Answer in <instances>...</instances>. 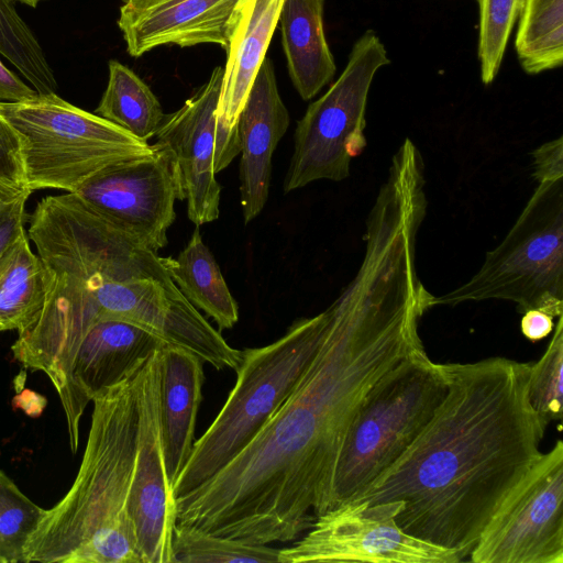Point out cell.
<instances>
[{"mask_svg": "<svg viewBox=\"0 0 563 563\" xmlns=\"http://www.w3.org/2000/svg\"><path fill=\"white\" fill-rule=\"evenodd\" d=\"M327 312L322 341L296 388L231 462L175 499L178 523L269 544L295 540L329 510L351 421L410 346L394 322L367 306L335 300Z\"/></svg>", "mask_w": 563, "mask_h": 563, "instance_id": "6da1fadb", "label": "cell"}, {"mask_svg": "<svg viewBox=\"0 0 563 563\" xmlns=\"http://www.w3.org/2000/svg\"><path fill=\"white\" fill-rule=\"evenodd\" d=\"M530 363H445L446 393L404 454L350 501H399L408 534L466 560L507 494L541 455L547 426L528 398Z\"/></svg>", "mask_w": 563, "mask_h": 563, "instance_id": "7a4b0ae2", "label": "cell"}, {"mask_svg": "<svg viewBox=\"0 0 563 563\" xmlns=\"http://www.w3.org/2000/svg\"><path fill=\"white\" fill-rule=\"evenodd\" d=\"M29 238L47 274L44 306L11 346L24 367L45 373L59 398L76 353L98 321L88 307L108 278H170L161 256L123 233L77 194L43 198L30 217Z\"/></svg>", "mask_w": 563, "mask_h": 563, "instance_id": "3957f363", "label": "cell"}, {"mask_svg": "<svg viewBox=\"0 0 563 563\" xmlns=\"http://www.w3.org/2000/svg\"><path fill=\"white\" fill-rule=\"evenodd\" d=\"M92 402L77 476L29 538L25 563H143L129 514L139 441L133 376L102 390Z\"/></svg>", "mask_w": 563, "mask_h": 563, "instance_id": "277c9868", "label": "cell"}, {"mask_svg": "<svg viewBox=\"0 0 563 563\" xmlns=\"http://www.w3.org/2000/svg\"><path fill=\"white\" fill-rule=\"evenodd\" d=\"M327 309L291 323L278 340L244 349L236 383L178 475L175 499L198 488L257 435L300 382L324 335Z\"/></svg>", "mask_w": 563, "mask_h": 563, "instance_id": "5b68a950", "label": "cell"}, {"mask_svg": "<svg viewBox=\"0 0 563 563\" xmlns=\"http://www.w3.org/2000/svg\"><path fill=\"white\" fill-rule=\"evenodd\" d=\"M446 393L441 364L424 349L386 372L361 401L343 440L329 510L358 496L412 444Z\"/></svg>", "mask_w": 563, "mask_h": 563, "instance_id": "8992f818", "label": "cell"}, {"mask_svg": "<svg viewBox=\"0 0 563 563\" xmlns=\"http://www.w3.org/2000/svg\"><path fill=\"white\" fill-rule=\"evenodd\" d=\"M0 112L18 135L31 192L42 188L76 192L104 168L152 146L55 92L0 102Z\"/></svg>", "mask_w": 563, "mask_h": 563, "instance_id": "52a82bcc", "label": "cell"}, {"mask_svg": "<svg viewBox=\"0 0 563 563\" xmlns=\"http://www.w3.org/2000/svg\"><path fill=\"white\" fill-rule=\"evenodd\" d=\"M500 299L519 313H563V178L538 183L504 240L487 252L477 273L433 298V306Z\"/></svg>", "mask_w": 563, "mask_h": 563, "instance_id": "ba28073f", "label": "cell"}, {"mask_svg": "<svg viewBox=\"0 0 563 563\" xmlns=\"http://www.w3.org/2000/svg\"><path fill=\"white\" fill-rule=\"evenodd\" d=\"M389 63L379 36L373 30L365 31L354 43L339 78L297 122L285 194L316 180L349 177L352 158L366 146L365 114L372 82Z\"/></svg>", "mask_w": 563, "mask_h": 563, "instance_id": "9c48e42d", "label": "cell"}, {"mask_svg": "<svg viewBox=\"0 0 563 563\" xmlns=\"http://www.w3.org/2000/svg\"><path fill=\"white\" fill-rule=\"evenodd\" d=\"M474 563H563V442L507 494L470 554Z\"/></svg>", "mask_w": 563, "mask_h": 563, "instance_id": "30bf717a", "label": "cell"}, {"mask_svg": "<svg viewBox=\"0 0 563 563\" xmlns=\"http://www.w3.org/2000/svg\"><path fill=\"white\" fill-rule=\"evenodd\" d=\"M402 504L347 501L316 517L309 531L279 549V563H457L461 553L417 539L397 523Z\"/></svg>", "mask_w": 563, "mask_h": 563, "instance_id": "8fae6325", "label": "cell"}, {"mask_svg": "<svg viewBox=\"0 0 563 563\" xmlns=\"http://www.w3.org/2000/svg\"><path fill=\"white\" fill-rule=\"evenodd\" d=\"M77 194L91 209L137 243L157 253L168 243L183 200L176 166L157 142L89 179Z\"/></svg>", "mask_w": 563, "mask_h": 563, "instance_id": "7c38bea8", "label": "cell"}, {"mask_svg": "<svg viewBox=\"0 0 563 563\" xmlns=\"http://www.w3.org/2000/svg\"><path fill=\"white\" fill-rule=\"evenodd\" d=\"M162 349L153 352L133 375L139 441L129 514L143 563H172V538L177 523L176 500L166 474L161 428Z\"/></svg>", "mask_w": 563, "mask_h": 563, "instance_id": "4fadbf2b", "label": "cell"}, {"mask_svg": "<svg viewBox=\"0 0 563 563\" xmlns=\"http://www.w3.org/2000/svg\"><path fill=\"white\" fill-rule=\"evenodd\" d=\"M222 77L223 67H216L178 110L165 114L155 134L174 159L187 216L197 227L217 220L220 213L214 150Z\"/></svg>", "mask_w": 563, "mask_h": 563, "instance_id": "5bb4252c", "label": "cell"}, {"mask_svg": "<svg viewBox=\"0 0 563 563\" xmlns=\"http://www.w3.org/2000/svg\"><path fill=\"white\" fill-rule=\"evenodd\" d=\"M164 345L153 333L124 321L103 320L89 330L76 353L60 398L74 453L78 446L79 421L88 402L102 390L132 377Z\"/></svg>", "mask_w": 563, "mask_h": 563, "instance_id": "9a60e30c", "label": "cell"}, {"mask_svg": "<svg viewBox=\"0 0 563 563\" xmlns=\"http://www.w3.org/2000/svg\"><path fill=\"white\" fill-rule=\"evenodd\" d=\"M284 0H240L229 29L227 63L217 107L214 170L240 154L238 119L266 57Z\"/></svg>", "mask_w": 563, "mask_h": 563, "instance_id": "2e32d148", "label": "cell"}, {"mask_svg": "<svg viewBox=\"0 0 563 563\" xmlns=\"http://www.w3.org/2000/svg\"><path fill=\"white\" fill-rule=\"evenodd\" d=\"M240 0H122L118 26L132 57L167 45L227 49Z\"/></svg>", "mask_w": 563, "mask_h": 563, "instance_id": "e0dca14e", "label": "cell"}, {"mask_svg": "<svg viewBox=\"0 0 563 563\" xmlns=\"http://www.w3.org/2000/svg\"><path fill=\"white\" fill-rule=\"evenodd\" d=\"M289 122L273 63L265 57L238 119L240 195L245 224L261 213L267 201L272 156Z\"/></svg>", "mask_w": 563, "mask_h": 563, "instance_id": "ac0fdd59", "label": "cell"}, {"mask_svg": "<svg viewBox=\"0 0 563 563\" xmlns=\"http://www.w3.org/2000/svg\"><path fill=\"white\" fill-rule=\"evenodd\" d=\"M205 383L203 362L164 345L161 367V428L165 468L172 488L195 443V427Z\"/></svg>", "mask_w": 563, "mask_h": 563, "instance_id": "d6986e66", "label": "cell"}, {"mask_svg": "<svg viewBox=\"0 0 563 563\" xmlns=\"http://www.w3.org/2000/svg\"><path fill=\"white\" fill-rule=\"evenodd\" d=\"M324 0H284L279 24L287 68L303 100L317 96L336 66L323 27Z\"/></svg>", "mask_w": 563, "mask_h": 563, "instance_id": "ffe728a7", "label": "cell"}, {"mask_svg": "<svg viewBox=\"0 0 563 563\" xmlns=\"http://www.w3.org/2000/svg\"><path fill=\"white\" fill-rule=\"evenodd\" d=\"M161 261L176 287L197 309L216 321L219 331L235 325L239 306L198 227L176 257H161Z\"/></svg>", "mask_w": 563, "mask_h": 563, "instance_id": "44dd1931", "label": "cell"}, {"mask_svg": "<svg viewBox=\"0 0 563 563\" xmlns=\"http://www.w3.org/2000/svg\"><path fill=\"white\" fill-rule=\"evenodd\" d=\"M47 274L23 232L0 256V331L26 329L46 298Z\"/></svg>", "mask_w": 563, "mask_h": 563, "instance_id": "7402d4cb", "label": "cell"}, {"mask_svg": "<svg viewBox=\"0 0 563 563\" xmlns=\"http://www.w3.org/2000/svg\"><path fill=\"white\" fill-rule=\"evenodd\" d=\"M96 114L142 142L155 136L165 114L150 87L129 67L109 62V79Z\"/></svg>", "mask_w": 563, "mask_h": 563, "instance_id": "603a6c76", "label": "cell"}, {"mask_svg": "<svg viewBox=\"0 0 563 563\" xmlns=\"http://www.w3.org/2000/svg\"><path fill=\"white\" fill-rule=\"evenodd\" d=\"M515 49L529 75L563 64V0H523L519 12Z\"/></svg>", "mask_w": 563, "mask_h": 563, "instance_id": "cb8c5ba5", "label": "cell"}, {"mask_svg": "<svg viewBox=\"0 0 563 563\" xmlns=\"http://www.w3.org/2000/svg\"><path fill=\"white\" fill-rule=\"evenodd\" d=\"M279 549L208 533L176 523L172 538V563H272Z\"/></svg>", "mask_w": 563, "mask_h": 563, "instance_id": "d4e9b609", "label": "cell"}, {"mask_svg": "<svg viewBox=\"0 0 563 563\" xmlns=\"http://www.w3.org/2000/svg\"><path fill=\"white\" fill-rule=\"evenodd\" d=\"M0 55L41 95L54 93L57 82L32 30L19 15L13 0H0Z\"/></svg>", "mask_w": 563, "mask_h": 563, "instance_id": "484cf974", "label": "cell"}, {"mask_svg": "<svg viewBox=\"0 0 563 563\" xmlns=\"http://www.w3.org/2000/svg\"><path fill=\"white\" fill-rule=\"evenodd\" d=\"M44 514L0 471V563L23 562L25 544Z\"/></svg>", "mask_w": 563, "mask_h": 563, "instance_id": "4316f807", "label": "cell"}, {"mask_svg": "<svg viewBox=\"0 0 563 563\" xmlns=\"http://www.w3.org/2000/svg\"><path fill=\"white\" fill-rule=\"evenodd\" d=\"M553 336L543 355L530 363L528 374V398L548 427L562 419L563 408V318L559 317Z\"/></svg>", "mask_w": 563, "mask_h": 563, "instance_id": "83f0119b", "label": "cell"}, {"mask_svg": "<svg viewBox=\"0 0 563 563\" xmlns=\"http://www.w3.org/2000/svg\"><path fill=\"white\" fill-rule=\"evenodd\" d=\"M477 1L479 8L477 55L481 79L484 85H490L500 69L523 0Z\"/></svg>", "mask_w": 563, "mask_h": 563, "instance_id": "f1b7e54d", "label": "cell"}, {"mask_svg": "<svg viewBox=\"0 0 563 563\" xmlns=\"http://www.w3.org/2000/svg\"><path fill=\"white\" fill-rule=\"evenodd\" d=\"M30 195L18 135L0 112V203Z\"/></svg>", "mask_w": 563, "mask_h": 563, "instance_id": "f546056e", "label": "cell"}, {"mask_svg": "<svg viewBox=\"0 0 563 563\" xmlns=\"http://www.w3.org/2000/svg\"><path fill=\"white\" fill-rule=\"evenodd\" d=\"M532 176L537 183L563 178V139L559 136L532 152Z\"/></svg>", "mask_w": 563, "mask_h": 563, "instance_id": "4dcf8cb0", "label": "cell"}, {"mask_svg": "<svg viewBox=\"0 0 563 563\" xmlns=\"http://www.w3.org/2000/svg\"><path fill=\"white\" fill-rule=\"evenodd\" d=\"M29 196H22L11 202L0 203V256L25 232V203Z\"/></svg>", "mask_w": 563, "mask_h": 563, "instance_id": "1f68e13d", "label": "cell"}, {"mask_svg": "<svg viewBox=\"0 0 563 563\" xmlns=\"http://www.w3.org/2000/svg\"><path fill=\"white\" fill-rule=\"evenodd\" d=\"M37 93L33 87L27 86L7 68L0 59V102H22L34 98Z\"/></svg>", "mask_w": 563, "mask_h": 563, "instance_id": "d6a6232c", "label": "cell"}, {"mask_svg": "<svg viewBox=\"0 0 563 563\" xmlns=\"http://www.w3.org/2000/svg\"><path fill=\"white\" fill-rule=\"evenodd\" d=\"M554 318L541 310L530 309L522 313L520 330L526 339L537 342L548 336L554 329Z\"/></svg>", "mask_w": 563, "mask_h": 563, "instance_id": "836d02e7", "label": "cell"}, {"mask_svg": "<svg viewBox=\"0 0 563 563\" xmlns=\"http://www.w3.org/2000/svg\"><path fill=\"white\" fill-rule=\"evenodd\" d=\"M13 1H19L21 3H24V4H27V5L32 7V8H35L38 4V2L42 1V0H13Z\"/></svg>", "mask_w": 563, "mask_h": 563, "instance_id": "e575fe53", "label": "cell"}]
</instances>
